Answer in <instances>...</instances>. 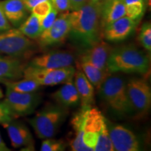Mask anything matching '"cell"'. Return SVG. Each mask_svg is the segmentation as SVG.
Segmentation results:
<instances>
[{
  "label": "cell",
  "mask_w": 151,
  "mask_h": 151,
  "mask_svg": "<svg viewBox=\"0 0 151 151\" xmlns=\"http://www.w3.org/2000/svg\"><path fill=\"white\" fill-rule=\"evenodd\" d=\"M75 132H83V141L92 151H114L106 118L92 106H81L71 122Z\"/></svg>",
  "instance_id": "1"
},
{
  "label": "cell",
  "mask_w": 151,
  "mask_h": 151,
  "mask_svg": "<svg viewBox=\"0 0 151 151\" xmlns=\"http://www.w3.org/2000/svg\"><path fill=\"white\" fill-rule=\"evenodd\" d=\"M69 37L81 50L99 42L102 38L100 25V1L87 2L78 10L69 14Z\"/></svg>",
  "instance_id": "2"
},
{
  "label": "cell",
  "mask_w": 151,
  "mask_h": 151,
  "mask_svg": "<svg viewBox=\"0 0 151 151\" xmlns=\"http://www.w3.org/2000/svg\"><path fill=\"white\" fill-rule=\"evenodd\" d=\"M149 69V57L134 45L112 48L107 62V70L111 73L145 74Z\"/></svg>",
  "instance_id": "3"
},
{
  "label": "cell",
  "mask_w": 151,
  "mask_h": 151,
  "mask_svg": "<svg viewBox=\"0 0 151 151\" xmlns=\"http://www.w3.org/2000/svg\"><path fill=\"white\" fill-rule=\"evenodd\" d=\"M98 91L100 99L115 115L124 118L134 113L127 95V81L123 76L111 73Z\"/></svg>",
  "instance_id": "4"
},
{
  "label": "cell",
  "mask_w": 151,
  "mask_h": 151,
  "mask_svg": "<svg viewBox=\"0 0 151 151\" xmlns=\"http://www.w3.org/2000/svg\"><path fill=\"white\" fill-rule=\"evenodd\" d=\"M68 108L56 104H48L37 113L29 122L39 139L55 136L69 115Z\"/></svg>",
  "instance_id": "5"
},
{
  "label": "cell",
  "mask_w": 151,
  "mask_h": 151,
  "mask_svg": "<svg viewBox=\"0 0 151 151\" xmlns=\"http://www.w3.org/2000/svg\"><path fill=\"white\" fill-rule=\"evenodd\" d=\"M35 48V43L18 28L0 32V55L20 58L29 55Z\"/></svg>",
  "instance_id": "6"
},
{
  "label": "cell",
  "mask_w": 151,
  "mask_h": 151,
  "mask_svg": "<svg viewBox=\"0 0 151 151\" xmlns=\"http://www.w3.org/2000/svg\"><path fill=\"white\" fill-rule=\"evenodd\" d=\"M76 69L73 66L58 69H39L26 66L22 78H30L42 86H52L72 80Z\"/></svg>",
  "instance_id": "7"
},
{
  "label": "cell",
  "mask_w": 151,
  "mask_h": 151,
  "mask_svg": "<svg viewBox=\"0 0 151 151\" xmlns=\"http://www.w3.org/2000/svg\"><path fill=\"white\" fill-rule=\"evenodd\" d=\"M127 92L134 112L144 114L151 105V88L146 80L133 78L127 81Z\"/></svg>",
  "instance_id": "8"
},
{
  "label": "cell",
  "mask_w": 151,
  "mask_h": 151,
  "mask_svg": "<svg viewBox=\"0 0 151 151\" xmlns=\"http://www.w3.org/2000/svg\"><path fill=\"white\" fill-rule=\"evenodd\" d=\"M16 117L32 114L41 101V97L36 92L20 93L6 88L4 100Z\"/></svg>",
  "instance_id": "9"
},
{
  "label": "cell",
  "mask_w": 151,
  "mask_h": 151,
  "mask_svg": "<svg viewBox=\"0 0 151 151\" xmlns=\"http://www.w3.org/2000/svg\"><path fill=\"white\" fill-rule=\"evenodd\" d=\"M109 138L116 151H138L141 142L133 132L122 124L115 123L106 118Z\"/></svg>",
  "instance_id": "10"
},
{
  "label": "cell",
  "mask_w": 151,
  "mask_h": 151,
  "mask_svg": "<svg viewBox=\"0 0 151 151\" xmlns=\"http://www.w3.org/2000/svg\"><path fill=\"white\" fill-rule=\"evenodd\" d=\"M69 14L66 11L60 14L53 24L41 34L37 39L40 48L46 49L59 45L69 37L70 31Z\"/></svg>",
  "instance_id": "11"
},
{
  "label": "cell",
  "mask_w": 151,
  "mask_h": 151,
  "mask_svg": "<svg viewBox=\"0 0 151 151\" xmlns=\"http://www.w3.org/2000/svg\"><path fill=\"white\" fill-rule=\"evenodd\" d=\"M75 57L67 50H52L34 58L29 65L39 69H58L73 66Z\"/></svg>",
  "instance_id": "12"
},
{
  "label": "cell",
  "mask_w": 151,
  "mask_h": 151,
  "mask_svg": "<svg viewBox=\"0 0 151 151\" xmlns=\"http://www.w3.org/2000/svg\"><path fill=\"white\" fill-rule=\"evenodd\" d=\"M139 22L123 16L107 24L102 29V37L111 42H120L134 32Z\"/></svg>",
  "instance_id": "13"
},
{
  "label": "cell",
  "mask_w": 151,
  "mask_h": 151,
  "mask_svg": "<svg viewBox=\"0 0 151 151\" xmlns=\"http://www.w3.org/2000/svg\"><path fill=\"white\" fill-rule=\"evenodd\" d=\"M112 48L110 45L101 39L93 46L81 50L79 60L89 62L100 69L108 71L107 62Z\"/></svg>",
  "instance_id": "14"
},
{
  "label": "cell",
  "mask_w": 151,
  "mask_h": 151,
  "mask_svg": "<svg viewBox=\"0 0 151 151\" xmlns=\"http://www.w3.org/2000/svg\"><path fill=\"white\" fill-rule=\"evenodd\" d=\"M14 148L29 147L34 148V140L30 130L25 124L14 120L3 124Z\"/></svg>",
  "instance_id": "15"
},
{
  "label": "cell",
  "mask_w": 151,
  "mask_h": 151,
  "mask_svg": "<svg viewBox=\"0 0 151 151\" xmlns=\"http://www.w3.org/2000/svg\"><path fill=\"white\" fill-rule=\"evenodd\" d=\"M0 4L6 18L14 28H18L29 16V11L23 0H4Z\"/></svg>",
  "instance_id": "16"
},
{
  "label": "cell",
  "mask_w": 151,
  "mask_h": 151,
  "mask_svg": "<svg viewBox=\"0 0 151 151\" xmlns=\"http://www.w3.org/2000/svg\"><path fill=\"white\" fill-rule=\"evenodd\" d=\"M125 4L122 0H100V25L101 31L107 24L125 16Z\"/></svg>",
  "instance_id": "17"
},
{
  "label": "cell",
  "mask_w": 151,
  "mask_h": 151,
  "mask_svg": "<svg viewBox=\"0 0 151 151\" xmlns=\"http://www.w3.org/2000/svg\"><path fill=\"white\" fill-rule=\"evenodd\" d=\"M63 84L52 94V99L58 104L68 109L78 106L80 97L73 79Z\"/></svg>",
  "instance_id": "18"
},
{
  "label": "cell",
  "mask_w": 151,
  "mask_h": 151,
  "mask_svg": "<svg viewBox=\"0 0 151 151\" xmlns=\"http://www.w3.org/2000/svg\"><path fill=\"white\" fill-rule=\"evenodd\" d=\"M26 65L18 58H0V81H16L22 78Z\"/></svg>",
  "instance_id": "19"
},
{
  "label": "cell",
  "mask_w": 151,
  "mask_h": 151,
  "mask_svg": "<svg viewBox=\"0 0 151 151\" xmlns=\"http://www.w3.org/2000/svg\"><path fill=\"white\" fill-rule=\"evenodd\" d=\"M74 84L80 97L81 105L92 106L94 101V88L81 69L76 70Z\"/></svg>",
  "instance_id": "20"
},
{
  "label": "cell",
  "mask_w": 151,
  "mask_h": 151,
  "mask_svg": "<svg viewBox=\"0 0 151 151\" xmlns=\"http://www.w3.org/2000/svg\"><path fill=\"white\" fill-rule=\"evenodd\" d=\"M78 65L80 69L84 73L87 78L92 84L94 88H96L97 90L105 79L111 74L108 71L100 69L84 60H79Z\"/></svg>",
  "instance_id": "21"
},
{
  "label": "cell",
  "mask_w": 151,
  "mask_h": 151,
  "mask_svg": "<svg viewBox=\"0 0 151 151\" xmlns=\"http://www.w3.org/2000/svg\"><path fill=\"white\" fill-rule=\"evenodd\" d=\"M18 29L24 36L32 40L37 39L42 33L40 20L32 14L27 17Z\"/></svg>",
  "instance_id": "22"
},
{
  "label": "cell",
  "mask_w": 151,
  "mask_h": 151,
  "mask_svg": "<svg viewBox=\"0 0 151 151\" xmlns=\"http://www.w3.org/2000/svg\"><path fill=\"white\" fill-rule=\"evenodd\" d=\"M0 82L4 84L6 88L20 93L37 92L41 87L35 81L26 78H23L20 81H1Z\"/></svg>",
  "instance_id": "23"
},
{
  "label": "cell",
  "mask_w": 151,
  "mask_h": 151,
  "mask_svg": "<svg viewBox=\"0 0 151 151\" xmlns=\"http://www.w3.org/2000/svg\"><path fill=\"white\" fill-rule=\"evenodd\" d=\"M146 6V2H134L125 5V16L135 21L139 22L145 14Z\"/></svg>",
  "instance_id": "24"
},
{
  "label": "cell",
  "mask_w": 151,
  "mask_h": 151,
  "mask_svg": "<svg viewBox=\"0 0 151 151\" xmlns=\"http://www.w3.org/2000/svg\"><path fill=\"white\" fill-rule=\"evenodd\" d=\"M139 40L143 48L148 52L151 50V24L149 22H144L141 26L139 35Z\"/></svg>",
  "instance_id": "25"
},
{
  "label": "cell",
  "mask_w": 151,
  "mask_h": 151,
  "mask_svg": "<svg viewBox=\"0 0 151 151\" xmlns=\"http://www.w3.org/2000/svg\"><path fill=\"white\" fill-rule=\"evenodd\" d=\"M66 147L67 145L64 141L48 138L42 141L40 150L41 151H63L66 149Z\"/></svg>",
  "instance_id": "26"
},
{
  "label": "cell",
  "mask_w": 151,
  "mask_h": 151,
  "mask_svg": "<svg viewBox=\"0 0 151 151\" xmlns=\"http://www.w3.org/2000/svg\"><path fill=\"white\" fill-rule=\"evenodd\" d=\"M53 6L50 0H48V1H42L36 5L31 10V13L41 20L50 12Z\"/></svg>",
  "instance_id": "27"
},
{
  "label": "cell",
  "mask_w": 151,
  "mask_h": 151,
  "mask_svg": "<svg viewBox=\"0 0 151 151\" xmlns=\"http://www.w3.org/2000/svg\"><path fill=\"white\" fill-rule=\"evenodd\" d=\"M16 118L5 101H0V124L7 123Z\"/></svg>",
  "instance_id": "28"
},
{
  "label": "cell",
  "mask_w": 151,
  "mask_h": 151,
  "mask_svg": "<svg viewBox=\"0 0 151 151\" xmlns=\"http://www.w3.org/2000/svg\"><path fill=\"white\" fill-rule=\"evenodd\" d=\"M83 132H76V136L70 142V147L73 151H92L86 146L83 141Z\"/></svg>",
  "instance_id": "29"
},
{
  "label": "cell",
  "mask_w": 151,
  "mask_h": 151,
  "mask_svg": "<svg viewBox=\"0 0 151 151\" xmlns=\"http://www.w3.org/2000/svg\"><path fill=\"white\" fill-rule=\"evenodd\" d=\"M58 11L55 8H52L50 12L47 15L46 17H44L43 19L40 20L41 28L42 30V32L44 30H46L50 27L53 22L55 20L57 17H58Z\"/></svg>",
  "instance_id": "30"
},
{
  "label": "cell",
  "mask_w": 151,
  "mask_h": 151,
  "mask_svg": "<svg viewBox=\"0 0 151 151\" xmlns=\"http://www.w3.org/2000/svg\"><path fill=\"white\" fill-rule=\"evenodd\" d=\"M53 8L58 12H66L69 10V4L68 0H50Z\"/></svg>",
  "instance_id": "31"
},
{
  "label": "cell",
  "mask_w": 151,
  "mask_h": 151,
  "mask_svg": "<svg viewBox=\"0 0 151 151\" xmlns=\"http://www.w3.org/2000/svg\"><path fill=\"white\" fill-rule=\"evenodd\" d=\"M11 27H12V26L11 25L8 20L6 18L1 4H0V32L11 29Z\"/></svg>",
  "instance_id": "32"
},
{
  "label": "cell",
  "mask_w": 151,
  "mask_h": 151,
  "mask_svg": "<svg viewBox=\"0 0 151 151\" xmlns=\"http://www.w3.org/2000/svg\"><path fill=\"white\" fill-rule=\"evenodd\" d=\"M69 4V10H78L88 2V0H68Z\"/></svg>",
  "instance_id": "33"
},
{
  "label": "cell",
  "mask_w": 151,
  "mask_h": 151,
  "mask_svg": "<svg viewBox=\"0 0 151 151\" xmlns=\"http://www.w3.org/2000/svg\"><path fill=\"white\" fill-rule=\"evenodd\" d=\"M44 1H48V0H23L24 4L28 10L29 11V12H31V10L36 5Z\"/></svg>",
  "instance_id": "34"
},
{
  "label": "cell",
  "mask_w": 151,
  "mask_h": 151,
  "mask_svg": "<svg viewBox=\"0 0 151 151\" xmlns=\"http://www.w3.org/2000/svg\"><path fill=\"white\" fill-rule=\"evenodd\" d=\"M10 149H9L8 147L6 146L4 141L1 138V136L0 134V151H9Z\"/></svg>",
  "instance_id": "35"
},
{
  "label": "cell",
  "mask_w": 151,
  "mask_h": 151,
  "mask_svg": "<svg viewBox=\"0 0 151 151\" xmlns=\"http://www.w3.org/2000/svg\"><path fill=\"white\" fill-rule=\"evenodd\" d=\"M124 4H129L134 3V2H146L147 3L148 0H122Z\"/></svg>",
  "instance_id": "36"
},
{
  "label": "cell",
  "mask_w": 151,
  "mask_h": 151,
  "mask_svg": "<svg viewBox=\"0 0 151 151\" xmlns=\"http://www.w3.org/2000/svg\"><path fill=\"white\" fill-rule=\"evenodd\" d=\"M100 0H88V2H90V3H92V4H96V3H98Z\"/></svg>",
  "instance_id": "37"
},
{
  "label": "cell",
  "mask_w": 151,
  "mask_h": 151,
  "mask_svg": "<svg viewBox=\"0 0 151 151\" xmlns=\"http://www.w3.org/2000/svg\"><path fill=\"white\" fill-rule=\"evenodd\" d=\"M3 97H4V94L2 92V90H1V88H0V99H1V98H2Z\"/></svg>",
  "instance_id": "38"
}]
</instances>
